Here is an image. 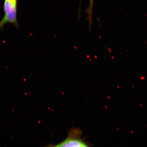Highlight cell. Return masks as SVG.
I'll return each mask as SVG.
<instances>
[{
	"label": "cell",
	"mask_w": 147,
	"mask_h": 147,
	"mask_svg": "<svg viewBox=\"0 0 147 147\" xmlns=\"http://www.w3.org/2000/svg\"><path fill=\"white\" fill-rule=\"evenodd\" d=\"M3 17L0 21V30H3L6 24L13 25L16 28L19 26L17 20V0H5Z\"/></svg>",
	"instance_id": "6da1fadb"
},
{
	"label": "cell",
	"mask_w": 147,
	"mask_h": 147,
	"mask_svg": "<svg viewBox=\"0 0 147 147\" xmlns=\"http://www.w3.org/2000/svg\"><path fill=\"white\" fill-rule=\"evenodd\" d=\"M82 131L79 129L72 128L68 132L67 137L63 142L56 145H52L54 147H86L89 146L82 138Z\"/></svg>",
	"instance_id": "7a4b0ae2"
},
{
	"label": "cell",
	"mask_w": 147,
	"mask_h": 147,
	"mask_svg": "<svg viewBox=\"0 0 147 147\" xmlns=\"http://www.w3.org/2000/svg\"><path fill=\"white\" fill-rule=\"evenodd\" d=\"M93 1L94 0H90V5L88 9V17L90 24H91L92 21V11Z\"/></svg>",
	"instance_id": "3957f363"
}]
</instances>
